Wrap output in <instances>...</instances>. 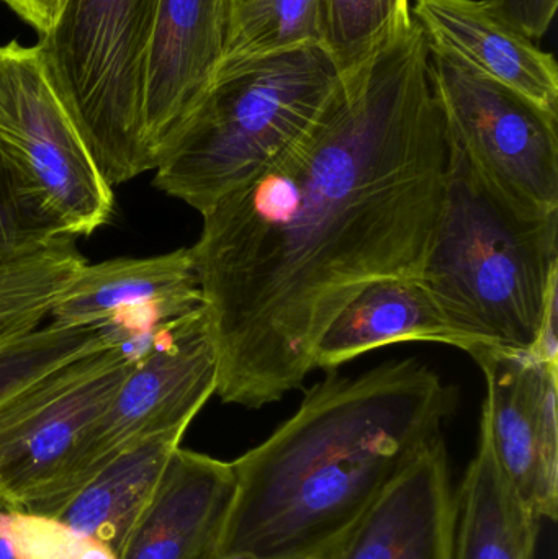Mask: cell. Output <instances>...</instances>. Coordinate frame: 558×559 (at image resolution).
I'll return each instance as SVG.
<instances>
[{"label":"cell","mask_w":558,"mask_h":559,"mask_svg":"<svg viewBox=\"0 0 558 559\" xmlns=\"http://www.w3.org/2000/svg\"><path fill=\"white\" fill-rule=\"evenodd\" d=\"M449 154L429 39L413 19L341 71L284 154L202 213L190 249L223 403H277L314 370L318 341L351 299L418 277Z\"/></svg>","instance_id":"6da1fadb"},{"label":"cell","mask_w":558,"mask_h":559,"mask_svg":"<svg viewBox=\"0 0 558 559\" xmlns=\"http://www.w3.org/2000/svg\"><path fill=\"white\" fill-rule=\"evenodd\" d=\"M458 391L416 358L328 373L297 413L231 463L219 559H324L389 486L442 439Z\"/></svg>","instance_id":"7a4b0ae2"},{"label":"cell","mask_w":558,"mask_h":559,"mask_svg":"<svg viewBox=\"0 0 558 559\" xmlns=\"http://www.w3.org/2000/svg\"><path fill=\"white\" fill-rule=\"evenodd\" d=\"M478 350L530 354L558 289V212L508 202L451 141L444 197L418 275Z\"/></svg>","instance_id":"3957f363"},{"label":"cell","mask_w":558,"mask_h":559,"mask_svg":"<svg viewBox=\"0 0 558 559\" xmlns=\"http://www.w3.org/2000/svg\"><path fill=\"white\" fill-rule=\"evenodd\" d=\"M340 74L324 45L223 69L157 160L154 187L202 215L310 128Z\"/></svg>","instance_id":"277c9868"},{"label":"cell","mask_w":558,"mask_h":559,"mask_svg":"<svg viewBox=\"0 0 558 559\" xmlns=\"http://www.w3.org/2000/svg\"><path fill=\"white\" fill-rule=\"evenodd\" d=\"M159 0H69L38 39L52 78L111 187L147 170L143 68Z\"/></svg>","instance_id":"5b68a950"},{"label":"cell","mask_w":558,"mask_h":559,"mask_svg":"<svg viewBox=\"0 0 558 559\" xmlns=\"http://www.w3.org/2000/svg\"><path fill=\"white\" fill-rule=\"evenodd\" d=\"M0 160L20 199L56 238H85L110 222L111 186L38 43L0 45Z\"/></svg>","instance_id":"8992f818"},{"label":"cell","mask_w":558,"mask_h":559,"mask_svg":"<svg viewBox=\"0 0 558 559\" xmlns=\"http://www.w3.org/2000/svg\"><path fill=\"white\" fill-rule=\"evenodd\" d=\"M133 364L108 347L72 358L0 403V504L51 518L95 424Z\"/></svg>","instance_id":"52a82bcc"},{"label":"cell","mask_w":558,"mask_h":559,"mask_svg":"<svg viewBox=\"0 0 558 559\" xmlns=\"http://www.w3.org/2000/svg\"><path fill=\"white\" fill-rule=\"evenodd\" d=\"M432 85L449 138L508 202L558 212V114L429 43Z\"/></svg>","instance_id":"ba28073f"},{"label":"cell","mask_w":558,"mask_h":559,"mask_svg":"<svg viewBox=\"0 0 558 559\" xmlns=\"http://www.w3.org/2000/svg\"><path fill=\"white\" fill-rule=\"evenodd\" d=\"M218 386V357L205 309L167 332L128 368L92 429L56 506H62L108 460L151 437L186 433Z\"/></svg>","instance_id":"9c48e42d"},{"label":"cell","mask_w":558,"mask_h":559,"mask_svg":"<svg viewBox=\"0 0 558 559\" xmlns=\"http://www.w3.org/2000/svg\"><path fill=\"white\" fill-rule=\"evenodd\" d=\"M203 309L192 249L153 258L85 262L49 319L66 328H95L110 347L138 360L161 337Z\"/></svg>","instance_id":"30bf717a"},{"label":"cell","mask_w":558,"mask_h":559,"mask_svg":"<svg viewBox=\"0 0 558 559\" xmlns=\"http://www.w3.org/2000/svg\"><path fill=\"white\" fill-rule=\"evenodd\" d=\"M487 381L480 432L504 478L541 521L558 514V368L531 354L478 350Z\"/></svg>","instance_id":"8fae6325"},{"label":"cell","mask_w":558,"mask_h":559,"mask_svg":"<svg viewBox=\"0 0 558 559\" xmlns=\"http://www.w3.org/2000/svg\"><path fill=\"white\" fill-rule=\"evenodd\" d=\"M228 16V0L157 2L143 68V133L154 169L215 82Z\"/></svg>","instance_id":"7c38bea8"},{"label":"cell","mask_w":558,"mask_h":559,"mask_svg":"<svg viewBox=\"0 0 558 559\" xmlns=\"http://www.w3.org/2000/svg\"><path fill=\"white\" fill-rule=\"evenodd\" d=\"M235 492L231 463L177 447L117 559H219Z\"/></svg>","instance_id":"4fadbf2b"},{"label":"cell","mask_w":558,"mask_h":559,"mask_svg":"<svg viewBox=\"0 0 558 559\" xmlns=\"http://www.w3.org/2000/svg\"><path fill=\"white\" fill-rule=\"evenodd\" d=\"M454 518L448 452L439 439L324 559H452Z\"/></svg>","instance_id":"5bb4252c"},{"label":"cell","mask_w":558,"mask_h":559,"mask_svg":"<svg viewBox=\"0 0 558 559\" xmlns=\"http://www.w3.org/2000/svg\"><path fill=\"white\" fill-rule=\"evenodd\" d=\"M413 13L431 45L558 114L556 58L503 22L485 0H416Z\"/></svg>","instance_id":"9a60e30c"},{"label":"cell","mask_w":558,"mask_h":559,"mask_svg":"<svg viewBox=\"0 0 558 559\" xmlns=\"http://www.w3.org/2000/svg\"><path fill=\"white\" fill-rule=\"evenodd\" d=\"M402 342L472 350L419 277H390L366 286L324 329L314 348V368L334 370L367 352Z\"/></svg>","instance_id":"2e32d148"},{"label":"cell","mask_w":558,"mask_h":559,"mask_svg":"<svg viewBox=\"0 0 558 559\" xmlns=\"http://www.w3.org/2000/svg\"><path fill=\"white\" fill-rule=\"evenodd\" d=\"M183 436L163 433L128 447L108 460L51 519L79 537L107 545L117 555Z\"/></svg>","instance_id":"e0dca14e"},{"label":"cell","mask_w":558,"mask_h":559,"mask_svg":"<svg viewBox=\"0 0 558 559\" xmlns=\"http://www.w3.org/2000/svg\"><path fill=\"white\" fill-rule=\"evenodd\" d=\"M541 522L518 498L480 432L455 496L452 559H534Z\"/></svg>","instance_id":"ac0fdd59"},{"label":"cell","mask_w":558,"mask_h":559,"mask_svg":"<svg viewBox=\"0 0 558 559\" xmlns=\"http://www.w3.org/2000/svg\"><path fill=\"white\" fill-rule=\"evenodd\" d=\"M84 258L72 239L0 265V341L41 328Z\"/></svg>","instance_id":"d6986e66"},{"label":"cell","mask_w":558,"mask_h":559,"mask_svg":"<svg viewBox=\"0 0 558 559\" xmlns=\"http://www.w3.org/2000/svg\"><path fill=\"white\" fill-rule=\"evenodd\" d=\"M327 0H246L229 13L219 71L307 45H324Z\"/></svg>","instance_id":"ffe728a7"},{"label":"cell","mask_w":558,"mask_h":559,"mask_svg":"<svg viewBox=\"0 0 558 559\" xmlns=\"http://www.w3.org/2000/svg\"><path fill=\"white\" fill-rule=\"evenodd\" d=\"M95 328H66L49 322L0 341V403L72 358L108 348Z\"/></svg>","instance_id":"44dd1931"},{"label":"cell","mask_w":558,"mask_h":559,"mask_svg":"<svg viewBox=\"0 0 558 559\" xmlns=\"http://www.w3.org/2000/svg\"><path fill=\"white\" fill-rule=\"evenodd\" d=\"M412 20L408 0H327L324 46L344 71Z\"/></svg>","instance_id":"7402d4cb"},{"label":"cell","mask_w":558,"mask_h":559,"mask_svg":"<svg viewBox=\"0 0 558 559\" xmlns=\"http://www.w3.org/2000/svg\"><path fill=\"white\" fill-rule=\"evenodd\" d=\"M0 535L20 559H117L107 545L79 537L43 515L0 509Z\"/></svg>","instance_id":"603a6c76"},{"label":"cell","mask_w":558,"mask_h":559,"mask_svg":"<svg viewBox=\"0 0 558 559\" xmlns=\"http://www.w3.org/2000/svg\"><path fill=\"white\" fill-rule=\"evenodd\" d=\"M59 241L25 205L0 160V265Z\"/></svg>","instance_id":"cb8c5ba5"},{"label":"cell","mask_w":558,"mask_h":559,"mask_svg":"<svg viewBox=\"0 0 558 559\" xmlns=\"http://www.w3.org/2000/svg\"><path fill=\"white\" fill-rule=\"evenodd\" d=\"M508 25L531 41L543 38L556 16L558 0H485Z\"/></svg>","instance_id":"d4e9b609"},{"label":"cell","mask_w":558,"mask_h":559,"mask_svg":"<svg viewBox=\"0 0 558 559\" xmlns=\"http://www.w3.org/2000/svg\"><path fill=\"white\" fill-rule=\"evenodd\" d=\"M26 25L45 38L58 25L69 0H0Z\"/></svg>","instance_id":"484cf974"},{"label":"cell","mask_w":558,"mask_h":559,"mask_svg":"<svg viewBox=\"0 0 558 559\" xmlns=\"http://www.w3.org/2000/svg\"><path fill=\"white\" fill-rule=\"evenodd\" d=\"M0 559H20L16 557L13 548L10 547L9 542L0 535Z\"/></svg>","instance_id":"4316f807"},{"label":"cell","mask_w":558,"mask_h":559,"mask_svg":"<svg viewBox=\"0 0 558 559\" xmlns=\"http://www.w3.org/2000/svg\"><path fill=\"white\" fill-rule=\"evenodd\" d=\"M245 2L246 0H228V13H231L233 10L238 9V7L242 5Z\"/></svg>","instance_id":"83f0119b"}]
</instances>
